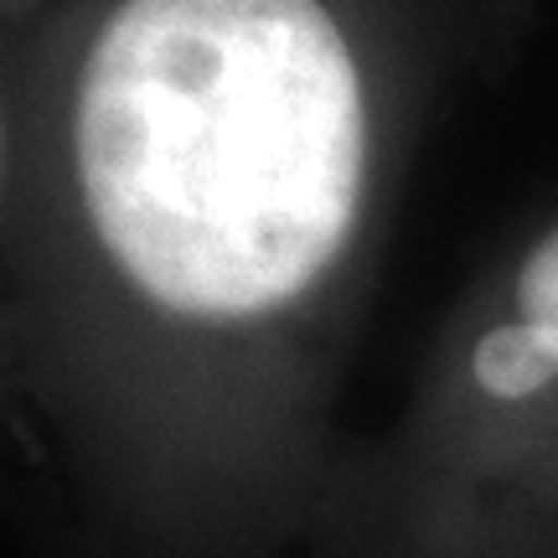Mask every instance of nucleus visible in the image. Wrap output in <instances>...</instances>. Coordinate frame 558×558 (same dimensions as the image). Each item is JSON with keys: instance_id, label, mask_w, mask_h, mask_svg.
<instances>
[{"instance_id": "f257e3e1", "label": "nucleus", "mask_w": 558, "mask_h": 558, "mask_svg": "<svg viewBox=\"0 0 558 558\" xmlns=\"http://www.w3.org/2000/svg\"><path fill=\"white\" fill-rule=\"evenodd\" d=\"M68 135L104 259L192 326L311 295L352 243L373 160L367 78L331 0H114Z\"/></svg>"}, {"instance_id": "f03ea898", "label": "nucleus", "mask_w": 558, "mask_h": 558, "mask_svg": "<svg viewBox=\"0 0 558 558\" xmlns=\"http://www.w3.org/2000/svg\"><path fill=\"white\" fill-rule=\"evenodd\" d=\"M471 378L507 403L558 388V228L518 264L501 316L471 347Z\"/></svg>"}]
</instances>
